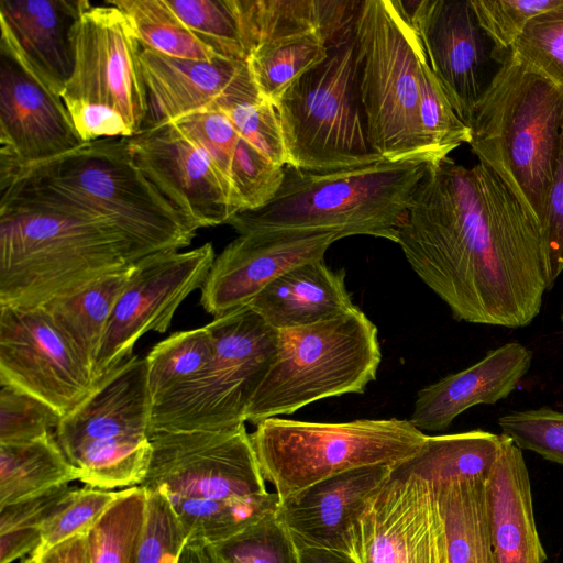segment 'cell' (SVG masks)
<instances>
[{"label":"cell","mask_w":563,"mask_h":563,"mask_svg":"<svg viewBox=\"0 0 563 563\" xmlns=\"http://www.w3.org/2000/svg\"><path fill=\"white\" fill-rule=\"evenodd\" d=\"M418 277L459 321L510 329L539 314L549 285L533 216L486 165L449 155L422 179L397 242Z\"/></svg>","instance_id":"obj_1"},{"label":"cell","mask_w":563,"mask_h":563,"mask_svg":"<svg viewBox=\"0 0 563 563\" xmlns=\"http://www.w3.org/2000/svg\"><path fill=\"white\" fill-rule=\"evenodd\" d=\"M0 185V203L49 207L106 221L148 254L179 251L198 230L137 166L126 137L84 143Z\"/></svg>","instance_id":"obj_2"},{"label":"cell","mask_w":563,"mask_h":563,"mask_svg":"<svg viewBox=\"0 0 563 563\" xmlns=\"http://www.w3.org/2000/svg\"><path fill=\"white\" fill-rule=\"evenodd\" d=\"M152 454L144 481L162 494L187 540L212 544L276 511L245 424L233 429L151 432Z\"/></svg>","instance_id":"obj_3"},{"label":"cell","mask_w":563,"mask_h":563,"mask_svg":"<svg viewBox=\"0 0 563 563\" xmlns=\"http://www.w3.org/2000/svg\"><path fill=\"white\" fill-rule=\"evenodd\" d=\"M152 255L112 224L0 203V306L38 308Z\"/></svg>","instance_id":"obj_4"},{"label":"cell","mask_w":563,"mask_h":563,"mask_svg":"<svg viewBox=\"0 0 563 563\" xmlns=\"http://www.w3.org/2000/svg\"><path fill=\"white\" fill-rule=\"evenodd\" d=\"M443 156L448 154L428 151L324 172L286 165L274 198L261 208L236 212L227 224L239 234L307 229L397 243L422 179L430 165Z\"/></svg>","instance_id":"obj_5"},{"label":"cell","mask_w":563,"mask_h":563,"mask_svg":"<svg viewBox=\"0 0 563 563\" xmlns=\"http://www.w3.org/2000/svg\"><path fill=\"white\" fill-rule=\"evenodd\" d=\"M563 88L507 55L474 112L470 145L543 230L555 170Z\"/></svg>","instance_id":"obj_6"},{"label":"cell","mask_w":563,"mask_h":563,"mask_svg":"<svg viewBox=\"0 0 563 563\" xmlns=\"http://www.w3.org/2000/svg\"><path fill=\"white\" fill-rule=\"evenodd\" d=\"M354 40L357 90L373 151L384 159L441 152L431 146L422 128L419 88L424 51L404 2L361 0Z\"/></svg>","instance_id":"obj_7"},{"label":"cell","mask_w":563,"mask_h":563,"mask_svg":"<svg viewBox=\"0 0 563 563\" xmlns=\"http://www.w3.org/2000/svg\"><path fill=\"white\" fill-rule=\"evenodd\" d=\"M380 360L377 328L357 306L314 324L278 330L276 358L245 421L256 426L329 397L363 394Z\"/></svg>","instance_id":"obj_8"},{"label":"cell","mask_w":563,"mask_h":563,"mask_svg":"<svg viewBox=\"0 0 563 563\" xmlns=\"http://www.w3.org/2000/svg\"><path fill=\"white\" fill-rule=\"evenodd\" d=\"M265 482L279 500L351 470L395 466L415 455L427 439L407 419L310 422L268 418L250 434Z\"/></svg>","instance_id":"obj_9"},{"label":"cell","mask_w":563,"mask_h":563,"mask_svg":"<svg viewBox=\"0 0 563 563\" xmlns=\"http://www.w3.org/2000/svg\"><path fill=\"white\" fill-rule=\"evenodd\" d=\"M152 399L145 358L132 356L65 416L55 438L87 486H140L152 454Z\"/></svg>","instance_id":"obj_10"},{"label":"cell","mask_w":563,"mask_h":563,"mask_svg":"<svg viewBox=\"0 0 563 563\" xmlns=\"http://www.w3.org/2000/svg\"><path fill=\"white\" fill-rule=\"evenodd\" d=\"M290 166L324 172L383 159L367 137L356 73L354 24L328 56L300 76L276 104Z\"/></svg>","instance_id":"obj_11"},{"label":"cell","mask_w":563,"mask_h":563,"mask_svg":"<svg viewBox=\"0 0 563 563\" xmlns=\"http://www.w3.org/2000/svg\"><path fill=\"white\" fill-rule=\"evenodd\" d=\"M213 353L207 367L152 408L151 432L233 429L246 410L278 351V330L251 307L207 324Z\"/></svg>","instance_id":"obj_12"},{"label":"cell","mask_w":563,"mask_h":563,"mask_svg":"<svg viewBox=\"0 0 563 563\" xmlns=\"http://www.w3.org/2000/svg\"><path fill=\"white\" fill-rule=\"evenodd\" d=\"M74 68L60 97L118 111L133 135L146 125L150 102L140 64L142 45L126 15L109 0H81L73 31Z\"/></svg>","instance_id":"obj_13"},{"label":"cell","mask_w":563,"mask_h":563,"mask_svg":"<svg viewBox=\"0 0 563 563\" xmlns=\"http://www.w3.org/2000/svg\"><path fill=\"white\" fill-rule=\"evenodd\" d=\"M216 258L211 243L190 251H167L136 262L106 328L95 366V380L133 355L135 343L150 331L164 333L180 303L201 288Z\"/></svg>","instance_id":"obj_14"},{"label":"cell","mask_w":563,"mask_h":563,"mask_svg":"<svg viewBox=\"0 0 563 563\" xmlns=\"http://www.w3.org/2000/svg\"><path fill=\"white\" fill-rule=\"evenodd\" d=\"M0 183L85 142L65 103L25 62L10 35L0 41Z\"/></svg>","instance_id":"obj_15"},{"label":"cell","mask_w":563,"mask_h":563,"mask_svg":"<svg viewBox=\"0 0 563 563\" xmlns=\"http://www.w3.org/2000/svg\"><path fill=\"white\" fill-rule=\"evenodd\" d=\"M0 384L41 399L63 418L97 386L44 308L10 306H0Z\"/></svg>","instance_id":"obj_16"},{"label":"cell","mask_w":563,"mask_h":563,"mask_svg":"<svg viewBox=\"0 0 563 563\" xmlns=\"http://www.w3.org/2000/svg\"><path fill=\"white\" fill-rule=\"evenodd\" d=\"M402 2L432 71L457 117L470 126L496 74L492 66H500L471 0Z\"/></svg>","instance_id":"obj_17"},{"label":"cell","mask_w":563,"mask_h":563,"mask_svg":"<svg viewBox=\"0 0 563 563\" xmlns=\"http://www.w3.org/2000/svg\"><path fill=\"white\" fill-rule=\"evenodd\" d=\"M357 563H449L432 484L391 470L354 531Z\"/></svg>","instance_id":"obj_18"},{"label":"cell","mask_w":563,"mask_h":563,"mask_svg":"<svg viewBox=\"0 0 563 563\" xmlns=\"http://www.w3.org/2000/svg\"><path fill=\"white\" fill-rule=\"evenodd\" d=\"M126 142L150 181L198 229L228 223L239 212L209 155L173 122H153Z\"/></svg>","instance_id":"obj_19"},{"label":"cell","mask_w":563,"mask_h":563,"mask_svg":"<svg viewBox=\"0 0 563 563\" xmlns=\"http://www.w3.org/2000/svg\"><path fill=\"white\" fill-rule=\"evenodd\" d=\"M335 231L284 229L239 234L214 258L200 303L214 318L247 306L268 284L300 264L323 258Z\"/></svg>","instance_id":"obj_20"},{"label":"cell","mask_w":563,"mask_h":563,"mask_svg":"<svg viewBox=\"0 0 563 563\" xmlns=\"http://www.w3.org/2000/svg\"><path fill=\"white\" fill-rule=\"evenodd\" d=\"M391 467L372 465L325 478L279 500L276 516L298 549L353 555L355 528L389 478Z\"/></svg>","instance_id":"obj_21"},{"label":"cell","mask_w":563,"mask_h":563,"mask_svg":"<svg viewBox=\"0 0 563 563\" xmlns=\"http://www.w3.org/2000/svg\"><path fill=\"white\" fill-rule=\"evenodd\" d=\"M140 64L150 108L154 104L159 113L154 122H175L194 113L222 111L261 99L247 60L224 56L185 59L142 47Z\"/></svg>","instance_id":"obj_22"},{"label":"cell","mask_w":563,"mask_h":563,"mask_svg":"<svg viewBox=\"0 0 563 563\" xmlns=\"http://www.w3.org/2000/svg\"><path fill=\"white\" fill-rule=\"evenodd\" d=\"M531 351L510 342L489 351L472 366L418 391L410 422L420 431H443L463 411L507 398L527 374Z\"/></svg>","instance_id":"obj_23"},{"label":"cell","mask_w":563,"mask_h":563,"mask_svg":"<svg viewBox=\"0 0 563 563\" xmlns=\"http://www.w3.org/2000/svg\"><path fill=\"white\" fill-rule=\"evenodd\" d=\"M503 434V433H501ZM490 542L496 563H544L521 450L503 434L500 455L486 479Z\"/></svg>","instance_id":"obj_24"},{"label":"cell","mask_w":563,"mask_h":563,"mask_svg":"<svg viewBox=\"0 0 563 563\" xmlns=\"http://www.w3.org/2000/svg\"><path fill=\"white\" fill-rule=\"evenodd\" d=\"M81 0H1L0 25L34 73L60 96L74 68Z\"/></svg>","instance_id":"obj_25"},{"label":"cell","mask_w":563,"mask_h":563,"mask_svg":"<svg viewBox=\"0 0 563 563\" xmlns=\"http://www.w3.org/2000/svg\"><path fill=\"white\" fill-rule=\"evenodd\" d=\"M247 306L276 330L314 324L356 307L345 286V271H332L323 258L292 267Z\"/></svg>","instance_id":"obj_26"},{"label":"cell","mask_w":563,"mask_h":563,"mask_svg":"<svg viewBox=\"0 0 563 563\" xmlns=\"http://www.w3.org/2000/svg\"><path fill=\"white\" fill-rule=\"evenodd\" d=\"M361 0H232L246 57L258 46L316 33L332 44L353 27Z\"/></svg>","instance_id":"obj_27"},{"label":"cell","mask_w":563,"mask_h":563,"mask_svg":"<svg viewBox=\"0 0 563 563\" xmlns=\"http://www.w3.org/2000/svg\"><path fill=\"white\" fill-rule=\"evenodd\" d=\"M503 448V434L484 430L427 435L420 450L391 467L432 485L453 479L488 477Z\"/></svg>","instance_id":"obj_28"},{"label":"cell","mask_w":563,"mask_h":563,"mask_svg":"<svg viewBox=\"0 0 563 563\" xmlns=\"http://www.w3.org/2000/svg\"><path fill=\"white\" fill-rule=\"evenodd\" d=\"M134 265L42 306L92 375L106 328L131 278Z\"/></svg>","instance_id":"obj_29"},{"label":"cell","mask_w":563,"mask_h":563,"mask_svg":"<svg viewBox=\"0 0 563 563\" xmlns=\"http://www.w3.org/2000/svg\"><path fill=\"white\" fill-rule=\"evenodd\" d=\"M487 477L433 485L445 529L449 563H496L490 542Z\"/></svg>","instance_id":"obj_30"},{"label":"cell","mask_w":563,"mask_h":563,"mask_svg":"<svg viewBox=\"0 0 563 563\" xmlns=\"http://www.w3.org/2000/svg\"><path fill=\"white\" fill-rule=\"evenodd\" d=\"M79 477L52 432L31 441L0 444V507Z\"/></svg>","instance_id":"obj_31"},{"label":"cell","mask_w":563,"mask_h":563,"mask_svg":"<svg viewBox=\"0 0 563 563\" xmlns=\"http://www.w3.org/2000/svg\"><path fill=\"white\" fill-rule=\"evenodd\" d=\"M330 45L321 35L308 33L255 48L249 55L247 64L260 97L276 107L300 76L328 56Z\"/></svg>","instance_id":"obj_32"},{"label":"cell","mask_w":563,"mask_h":563,"mask_svg":"<svg viewBox=\"0 0 563 563\" xmlns=\"http://www.w3.org/2000/svg\"><path fill=\"white\" fill-rule=\"evenodd\" d=\"M124 12L142 47L162 55L210 60L217 56L168 7L165 0H109Z\"/></svg>","instance_id":"obj_33"},{"label":"cell","mask_w":563,"mask_h":563,"mask_svg":"<svg viewBox=\"0 0 563 563\" xmlns=\"http://www.w3.org/2000/svg\"><path fill=\"white\" fill-rule=\"evenodd\" d=\"M213 353L208 325L175 332L157 343L145 358L153 406L202 372Z\"/></svg>","instance_id":"obj_34"},{"label":"cell","mask_w":563,"mask_h":563,"mask_svg":"<svg viewBox=\"0 0 563 563\" xmlns=\"http://www.w3.org/2000/svg\"><path fill=\"white\" fill-rule=\"evenodd\" d=\"M146 504L143 487L123 489L87 533L90 563H135Z\"/></svg>","instance_id":"obj_35"},{"label":"cell","mask_w":563,"mask_h":563,"mask_svg":"<svg viewBox=\"0 0 563 563\" xmlns=\"http://www.w3.org/2000/svg\"><path fill=\"white\" fill-rule=\"evenodd\" d=\"M206 547L217 563H299V550L276 511Z\"/></svg>","instance_id":"obj_36"},{"label":"cell","mask_w":563,"mask_h":563,"mask_svg":"<svg viewBox=\"0 0 563 563\" xmlns=\"http://www.w3.org/2000/svg\"><path fill=\"white\" fill-rule=\"evenodd\" d=\"M74 488L62 485L0 507V563H12L40 545L45 521Z\"/></svg>","instance_id":"obj_37"},{"label":"cell","mask_w":563,"mask_h":563,"mask_svg":"<svg viewBox=\"0 0 563 563\" xmlns=\"http://www.w3.org/2000/svg\"><path fill=\"white\" fill-rule=\"evenodd\" d=\"M216 54L247 60L232 0H165Z\"/></svg>","instance_id":"obj_38"},{"label":"cell","mask_w":563,"mask_h":563,"mask_svg":"<svg viewBox=\"0 0 563 563\" xmlns=\"http://www.w3.org/2000/svg\"><path fill=\"white\" fill-rule=\"evenodd\" d=\"M123 490L75 487L45 521L35 555L82 532H88Z\"/></svg>","instance_id":"obj_39"},{"label":"cell","mask_w":563,"mask_h":563,"mask_svg":"<svg viewBox=\"0 0 563 563\" xmlns=\"http://www.w3.org/2000/svg\"><path fill=\"white\" fill-rule=\"evenodd\" d=\"M509 54L563 88V5L532 18Z\"/></svg>","instance_id":"obj_40"},{"label":"cell","mask_w":563,"mask_h":563,"mask_svg":"<svg viewBox=\"0 0 563 563\" xmlns=\"http://www.w3.org/2000/svg\"><path fill=\"white\" fill-rule=\"evenodd\" d=\"M478 23L495 46V59L503 64L528 22L563 5V0H471Z\"/></svg>","instance_id":"obj_41"},{"label":"cell","mask_w":563,"mask_h":563,"mask_svg":"<svg viewBox=\"0 0 563 563\" xmlns=\"http://www.w3.org/2000/svg\"><path fill=\"white\" fill-rule=\"evenodd\" d=\"M420 119L431 146L450 154L463 143H470L471 129L455 113L426 54L420 62Z\"/></svg>","instance_id":"obj_42"},{"label":"cell","mask_w":563,"mask_h":563,"mask_svg":"<svg viewBox=\"0 0 563 563\" xmlns=\"http://www.w3.org/2000/svg\"><path fill=\"white\" fill-rule=\"evenodd\" d=\"M283 177L284 167L269 162L240 135L230 166L239 211L265 206L279 189Z\"/></svg>","instance_id":"obj_43"},{"label":"cell","mask_w":563,"mask_h":563,"mask_svg":"<svg viewBox=\"0 0 563 563\" xmlns=\"http://www.w3.org/2000/svg\"><path fill=\"white\" fill-rule=\"evenodd\" d=\"M0 444L20 443L46 435L63 416L41 399L0 384Z\"/></svg>","instance_id":"obj_44"},{"label":"cell","mask_w":563,"mask_h":563,"mask_svg":"<svg viewBox=\"0 0 563 563\" xmlns=\"http://www.w3.org/2000/svg\"><path fill=\"white\" fill-rule=\"evenodd\" d=\"M498 424L520 450L563 466V412L543 407L505 415Z\"/></svg>","instance_id":"obj_45"},{"label":"cell","mask_w":563,"mask_h":563,"mask_svg":"<svg viewBox=\"0 0 563 563\" xmlns=\"http://www.w3.org/2000/svg\"><path fill=\"white\" fill-rule=\"evenodd\" d=\"M146 493L145 521L135 563H177L187 534L169 501L159 493Z\"/></svg>","instance_id":"obj_46"},{"label":"cell","mask_w":563,"mask_h":563,"mask_svg":"<svg viewBox=\"0 0 563 563\" xmlns=\"http://www.w3.org/2000/svg\"><path fill=\"white\" fill-rule=\"evenodd\" d=\"M222 112L239 134L273 164H288L282 126L276 107L258 99L234 104Z\"/></svg>","instance_id":"obj_47"},{"label":"cell","mask_w":563,"mask_h":563,"mask_svg":"<svg viewBox=\"0 0 563 563\" xmlns=\"http://www.w3.org/2000/svg\"><path fill=\"white\" fill-rule=\"evenodd\" d=\"M542 233L548 256L549 285L552 287L563 272V120Z\"/></svg>","instance_id":"obj_48"},{"label":"cell","mask_w":563,"mask_h":563,"mask_svg":"<svg viewBox=\"0 0 563 563\" xmlns=\"http://www.w3.org/2000/svg\"><path fill=\"white\" fill-rule=\"evenodd\" d=\"M65 107L75 130L85 143L107 137L133 136L124 118L109 107L86 102Z\"/></svg>","instance_id":"obj_49"},{"label":"cell","mask_w":563,"mask_h":563,"mask_svg":"<svg viewBox=\"0 0 563 563\" xmlns=\"http://www.w3.org/2000/svg\"><path fill=\"white\" fill-rule=\"evenodd\" d=\"M87 533L76 534L44 552L30 556L35 563H90Z\"/></svg>","instance_id":"obj_50"},{"label":"cell","mask_w":563,"mask_h":563,"mask_svg":"<svg viewBox=\"0 0 563 563\" xmlns=\"http://www.w3.org/2000/svg\"><path fill=\"white\" fill-rule=\"evenodd\" d=\"M299 550V563H357L356 559L349 553L316 548H303Z\"/></svg>","instance_id":"obj_51"},{"label":"cell","mask_w":563,"mask_h":563,"mask_svg":"<svg viewBox=\"0 0 563 563\" xmlns=\"http://www.w3.org/2000/svg\"><path fill=\"white\" fill-rule=\"evenodd\" d=\"M177 563H211L206 544L187 540Z\"/></svg>","instance_id":"obj_52"},{"label":"cell","mask_w":563,"mask_h":563,"mask_svg":"<svg viewBox=\"0 0 563 563\" xmlns=\"http://www.w3.org/2000/svg\"><path fill=\"white\" fill-rule=\"evenodd\" d=\"M21 563H35V561H34L31 556H29V558H24V559L21 561Z\"/></svg>","instance_id":"obj_53"},{"label":"cell","mask_w":563,"mask_h":563,"mask_svg":"<svg viewBox=\"0 0 563 563\" xmlns=\"http://www.w3.org/2000/svg\"><path fill=\"white\" fill-rule=\"evenodd\" d=\"M207 550H208V549H207ZM208 552H209V551H208ZM209 555H210V553H209ZM210 559H211V563H217V562L213 560V558H212L211 555H210Z\"/></svg>","instance_id":"obj_54"},{"label":"cell","mask_w":563,"mask_h":563,"mask_svg":"<svg viewBox=\"0 0 563 563\" xmlns=\"http://www.w3.org/2000/svg\"><path fill=\"white\" fill-rule=\"evenodd\" d=\"M562 320H563V313H562Z\"/></svg>","instance_id":"obj_55"}]
</instances>
